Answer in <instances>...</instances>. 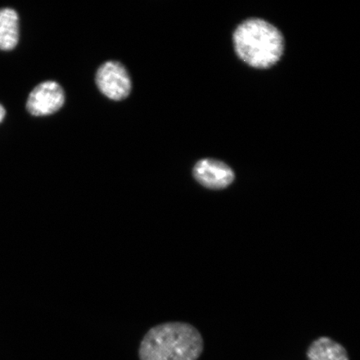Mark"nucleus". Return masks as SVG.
Returning <instances> with one entry per match:
<instances>
[{
  "label": "nucleus",
  "mask_w": 360,
  "mask_h": 360,
  "mask_svg": "<svg viewBox=\"0 0 360 360\" xmlns=\"http://www.w3.org/2000/svg\"><path fill=\"white\" fill-rule=\"evenodd\" d=\"M204 340L195 326L166 322L150 328L139 345V360H198Z\"/></svg>",
  "instance_id": "nucleus-1"
},
{
  "label": "nucleus",
  "mask_w": 360,
  "mask_h": 360,
  "mask_svg": "<svg viewBox=\"0 0 360 360\" xmlns=\"http://www.w3.org/2000/svg\"><path fill=\"white\" fill-rule=\"evenodd\" d=\"M233 47L243 62L255 69L276 65L283 56L285 39L266 20L251 18L238 25L233 34Z\"/></svg>",
  "instance_id": "nucleus-2"
},
{
  "label": "nucleus",
  "mask_w": 360,
  "mask_h": 360,
  "mask_svg": "<svg viewBox=\"0 0 360 360\" xmlns=\"http://www.w3.org/2000/svg\"><path fill=\"white\" fill-rule=\"evenodd\" d=\"M96 84L103 94L112 101H122L131 91V81L124 65L108 61L97 71Z\"/></svg>",
  "instance_id": "nucleus-3"
},
{
  "label": "nucleus",
  "mask_w": 360,
  "mask_h": 360,
  "mask_svg": "<svg viewBox=\"0 0 360 360\" xmlns=\"http://www.w3.org/2000/svg\"><path fill=\"white\" fill-rule=\"evenodd\" d=\"M193 176L202 187L221 191L231 186L236 174L227 164L214 159H202L193 169Z\"/></svg>",
  "instance_id": "nucleus-4"
},
{
  "label": "nucleus",
  "mask_w": 360,
  "mask_h": 360,
  "mask_svg": "<svg viewBox=\"0 0 360 360\" xmlns=\"http://www.w3.org/2000/svg\"><path fill=\"white\" fill-rule=\"evenodd\" d=\"M65 93L55 81H45L36 86L27 101V110L34 116H45L57 112L64 105Z\"/></svg>",
  "instance_id": "nucleus-5"
},
{
  "label": "nucleus",
  "mask_w": 360,
  "mask_h": 360,
  "mask_svg": "<svg viewBox=\"0 0 360 360\" xmlns=\"http://www.w3.org/2000/svg\"><path fill=\"white\" fill-rule=\"evenodd\" d=\"M20 39L19 15L11 8H0V49L10 51Z\"/></svg>",
  "instance_id": "nucleus-6"
},
{
  "label": "nucleus",
  "mask_w": 360,
  "mask_h": 360,
  "mask_svg": "<svg viewBox=\"0 0 360 360\" xmlns=\"http://www.w3.org/2000/svg\"><path fill=\"white\" fill-rule=\"evenodd\" d=\"M309 360H349L344 346L328 337H321L310 345Z\"/></svg>",
  "instance_id": "nucleus-7"
},
{
  "label": "nucleus",
  "mask_w": 360,
  "mask_h": 360,
  "mask_svg": "<svg viewBox=\"0 0 360 360\" xmlns=\"http://www.w3.org/2000/svg\"><path fill=\"white\" fill-rule=\"evenodd\" d=\"M6 111L4 110V108L0 105V123L2 122L4 117H6Z\"/></svg>",
  "instance_id": "nucleus-8"
}]
</instances>
